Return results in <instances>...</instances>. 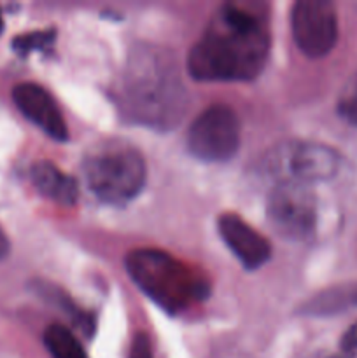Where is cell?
Wrapping results in <instances>:
<instances>
[{
  "mask_svg": "<svg viewBox=\"0 0 357 358\" xmlns=\"http://www.w3.org/2000/svg\"><path fill=\"white\" fill-rule=\"evenodd\" d=\"M266 213L273 229L286 240H308L317 224V205L308 185H273Z\"/></svg>",
  "mask_w": 357,
  "mask_h": 358,
  "instance_id": "cell-7",
  "label": "cell"
},
{
  "mask_svg": "<svg viewBox=\"0 0 357 358\" xmlns=\"http://www.w3.org/2000/svg\"><path fill=\"white\" fill-rule=\"evenodd\" d=\"M125 264L133 283L167 313H182L209 297V280L167 252L140 248L126 255Z\"/></svg>",
  "mask_w": 357,
  "mask_h": 358,
  "instance_id": "cell-3",
  "label": "cell"
},
{
  "mask_svg": "<svg viewBox=\"0 0 357 358\" xmlns=\"http://www.w3.org/2000/svg\"><path fill=\"white\" fill-rule=\"evenodd\" d=\"M268 52L270 34L261 17L226 3L209 21L186 63L196 80H251L265 69Z\"/></svg>",
  "mask_w": 357,
  "mask_h": 358,
  "instance_id": "cell-1",
  "label": "cell"
},
{
  "mask_svg": "<svg viewBox=\"0 0 357 358\" xmlns=\"http://www.w3.org/2000/svg\"><path fill=\"white\" fill-rule=\"evenodd\" d=\"M52 41H55V30L34 31V34L16 37L13 45L20 55H28V52L34 51V49H42L46 48V45L52 44Z\"/></svg>",
  "mask_w": 357,
  "mask_h": 358,
  "instance_id": "cell-15",
  "label": "cell"
},
{
  "mask_svg": "<svg viewBox=\"0 0 357 358\" xmlns=\"http://www.w3.org/2000/svg\"><path fill=\"white\" fill-rule=\"evenodd\" d=\"M296 45L308 58H322L338 41V16L328 0H298L290 14Z\"/></svg>",
  "mask_w": 357,
  "mask_h": 358,
  "instance_id": "cell-8",
  "label": "cell"
},
{
  "mask_svg": "<svg viewBox=\"0 0 357 358\" xmlns=\"http://www.w3.org/2000/svg\"><path fill=\"white\" fill-rule=\"evenodd\" d=\"M240 147V121L237 112L223 103L205 108L188 129V149L209 163L227 161Z\"/></svg>",
  "mask_w": 357,
  "mask_h": 358,
  "instance_id": "cell-6",
  "label": "cell"
},
{
  "mask_svg": "<svg viewBox=\"0 0 357 358\" xmlns=\"http://www.w3.org/2000/svg\"><path fill=\"white\" fill-rule=\"evenodd\" d=\"M13 100L21 114L37 124L46 135L63 142L69 136L65 119L51 94L34 83H21L13 90Z\"/></svg>",
  "mask_w": 357,
  "mask_h": 358,
  "instance_id": "cell-10",
  "label": "cell"
},
{
  "mask_svg": "<svg viewBox=\"0 0 357 358\" xmlns=\"http://www.w3.org/2000/svg\"><path fill=\"white\" fill-rule=\"evenodd\" d=\"M338 114L349 124L357 126V73L345 84L338 98Z\"/></svg>",
  "mask_w": 357,
  "mask_h": 358,
  "instance_id": "cell-14",
  "label": "cell"
},
{
  "mask_svg": "<svg viewBox=\"0 0 357 358\" xmlns=\"http://www.w3.org/2000/svg\"><path fill=\"white\" fill-rule=\"evenodd\" d=\"M217 229L226 247L247 269H258L272 257V245L237 213H223Z\"/></svg>",
  "mask_w": 357,
  "mask_h": 358,
  "instance_id": "cell-9",
  "label": "cell"
},
{
  "mask_svg": "<svg viewBox=\"0 0 357 358\" xmlns=\"http://www.w3.org/2000/svg\"><path fill=\"white\" fill-rule=\"evenodd\" d=\"M258 170L273 185H310L335 177L340 170V156L322 143L286 142L268 150Z\"/></svg>",
  "mask_w": 357,
  "mask_h": 358,
  "instance_id": "cell-5",
  "label": "cell"
},
{
  "mask_svg": "<svg viewBox=\"0 0 357 358\" xmlns=\"http://www.w3.org/2000/svg\"><path fill=\"white\" fill-rule=\"evenodd\" d=\"M44 345L52 358H88L76 336L59 324H52L46 329Z\"/></svg>",
  "mask_w": 357,
  "mask_h": 358,
  "instance_id": "cell-13",
  "label": "cell"
},
{
  "mask_svg": "<svg viewBox=\"0 0 357 358\" xmlns=\"http://www.w3.org/2000/svg\"><path fill=\"white\" fill-rule=\"evenodd\" d=\"M31 182L35 189L46 198L59 203L63 206L76 205L79 198V185L76 178L63 173L51 161H38L31 166Z\"/></svg>",
  "mask_w": 357,
  "mask_h": 358,
  "instance_id": "cell-11",
  "label": "cell"
},
{
  "mask_svg": "<svg viewBox=\"0 0 357 358\" xmlns=\"http://www.w3.org/2000/svg\"><path fill=\"white\" fill-rule=\"evenodd\" d=\"M121 110L149 128H174L188 107V93L170 56L153 49L130 58L118 94Z\"/></svg>",
  "mask_w": 357,
  "mask_h": 358,
  "instance_id": "cell-2",
  "label": "cell"
},
{
  "mask_svg": "<svg viewBox=\"0 0 357 358\" xmlns=\"http://www.w3.org/2000/svg\"><path fill=\"white\" fill-rule=\"evenodd\" d=\"M4 30V20H2V13H0V34H2Z\"/></svg>",
  "mask_w": 357,
  "mask_h": 358,
  "instance_id": "cell-19",
  "label": "cell"
},
{
  "mask_svg": "<svg viewBox=\"0 0 357 358\" xmlns=\"http://www.w3.org/2000/svg\"><path fill=\"white\" fill-rule=\"evenodd\" d=\"M332 358H357V322L346 329L340 343V352Z\"/></svg>",
  "mask_w": 357,
  "mask_h": 358,
  "instance_id": "cell-16",
  "label": "cell"
},
{
  "mask_svg": "<svg viewBox=\"0 0 357 358\" xmlns=\"http://www.w3.org/2000/svg\"><path fill=\"white\" fill-rule=\"evenodd\" d=\"M7 252H9V241H7V238H6V234H4V231L0 229V261H2V259L6 257Z\"/></svg>",
  "mask_w": 357,
  "mask_h": 358,
  "instance_id": "cell-18",
  "label": "cell"
},
{
  "mask_svg": "<svg viewBox=\"0 0 357 358\" xmlns=\"http://www.w3.org/2000/svg\"><path fill=\"white\" fill-rule=\"evenodd\" d=\"M83 171L94 196L111 205H125L146 185L147 166L136 149L122 142L98 145L84 157Z\"/></svg>",
  "mask_w": 357,
  "mask_h": 358,
  "instance_id": "cell-4",
  "label": "cell"
},
{
  "mask_svg": "<svg viewBox=\"0 0 357 358\" xmlns=\"http://www.w3.org/2000/svg\"><path fill=\"white\" fill-rule=\"evenodd\" d=\"M130 358H153V348H150L149 338L146 334H136L133 338Z\"/></svg>",
  "mask_w": 357,
  "mask_h": 358,
  "instance_id": "cell-17",
  "label": "cell"
},
{
  "mask_svg": "<svg viewBox=\"0 0 357 358\" xmlns=\"http://www.w3.org/2000/svg\"><path fill=\"white\" fill-rule=\"evenodd\" d=\"M357 304L356 287H336L328 292L318 294L317 297L307 303L304 311L312 315H335L340 311L349 310Z\"/></svg>",
  "mask_w": 357,
  "mask_h": 358,
  "instance_id": "cell-12",
  "label": "cell"
}]
</instances>
